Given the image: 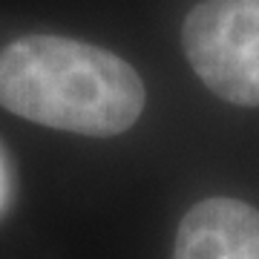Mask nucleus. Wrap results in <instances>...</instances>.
<instances>
[{"label": "nucleus", "mask_w": 259, "mask_h": 259, "mask_svg": "<svg viewBox=\"0 0 259 259\" xmlns=\"http://www.w3.org/2000/svg\"><path fill=\"white\" fill-rule=\"evenodd\" d=\"M139 72L83 40L26 35L0 52V104L44 127L110 139L144 110Z\"/></svg>", "instance_id": "f257e3e1"}, {"label": "nucleus", "mask_w": 259, "mask_h": 259, "mask_svg": "<svg viewBox=\"0 0 259 259\" xmlns=\"http://www.w3.org/2000/svg\"><path fill=\"white\" fill-rule=\"evenodd\" d=\"M182 47L202 83L239 107H259V0H204L182 26Z\"/></svg>", "instance_id": "f03ea898"}, {"label": "nucleus", "mask_w": 259, "mask_h": 259, "mask_svg": "<svg viewBox=\"0 0 259 259\" xmlns=\"http://www.w3.org/2000/svg\"><path fill=\"white\" fill-rule=\"evenodd\" d=\"M173 259H259V210L228 196L193 204L179 225Z\"/></svg>", "instance_id": "7ed1b4c3"}, {"label": "nucleus", "mask_w": 259, "mask_h": 259, "mask_svg": "<svg viewBox=\"0 0 259 259\" xmlns=\"http://www.w3.org/2000/svg\"><path fill=\"white\" fill-rule=\"evenodd\" d=\"M9 202H12V170L9 161H6V153L0 147V216L9 207Z\"/></svg>", "instance_id": "20e7f679"}]
</instances>
